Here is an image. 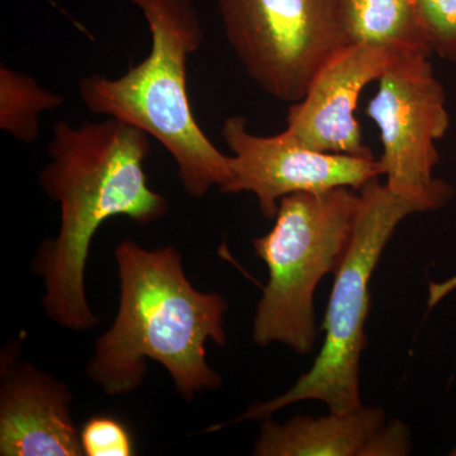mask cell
<instances>
[{
  "label": "cell",
  "mask_w": 456,
  "mask_h": 456,
  "mask_svg": "<svg viewBox=\"0 0 456 456\" xmlns=\"http://www.w3.org/2000/svg\"><path fill=\"white\" fill-rule=\"evenodd\" d=\"M149 137L116 118L53 126L40 184L60 204L61 224L55 239L38 248L33 270L44 279L45 312L64 329L88 331L99 322L84 284L99 227L118 216L146 226L169 212V200L150 188L143 167L151 152Z\"/></svg>",
  "instance_id": "cell-1"
},
{
  "label": "cell",
  "mask_w": 456,
  "mask_h": 456,
  "mask_svg": "<svg viewBox=\"0 0 456 456\" xmlns=\"http://www.w3.org/2000/svg\"><path fill=\"white\" fill-rule=\"evenodd\" d=\"M428 55L403 53L379 77L365 113L377 123L386 185L393 193L424 200L439 209L454 188L434 178L440 155L436 142L450 127L446 94Z\"/></svg>",
  "instance_id": "cell-7"
},
{
  "label": "cell",
  "mask_w": 456,
  "mask_h": 456,
  "mask_svg": "<svg viewBox=\"0 0 456 456\" xmlns=\"http://www.w3.org/2000/svg\"><path fill=\"white\" fill-rule=\"evenodd\" d=\"M456 289V274L454 277L443 281V283L430 284V297H428V308L434 307L437 303Z\"/></svg>",
  "instance_id": "cell-17"
},
{
  "label": "cell",
  "mask_w": 456,
  "mask_h": 456,
  "mask_svg": "<svg viewBox=\"0 0 456 456\" xmlns=\"http://www.w3.org/2000/svg\"><path fill=\"white\" fill-rule=\"evenodd\" d=\"M145 17L151 51L117 79L101 74L80 79L90 112L128 123L154 137L173 156L183 188L203 198L230 182V156L200 127L189 102V56L202 46L203 27L191 0H130Z\"/></svg>",
  "instance_id": "cell-3"
},
{
  "label": "cell",
  "mask_w": 456,
  "mask_h": 456,
  "mask_svg": "<svg viewBox=\"0 0 456 456\" xmlns=\"http://www.w3.org/2000/svg\"><path fill=\"white\" fill-rule=\"evenodd\" d=\"M410 432L399 421L384 424L369 443L364 456H399L410 454Z\"/></svg>",
  "instance_id": "cell-16"
},
{
  "label": "cell",
  "mask_w": 456,
  "mask_h": 456,
  "mask_svg": "<svg viewBox=\"0 0 456 456\" xmlns=\"http://www.w3.org/2000/svg\"><path fill=\"white\" fill-rule=\"evenodd\" d=\"M384 424L383 410L364 406L353 412H330L320 419L296 416L283 425L266 417L254 455L364 456Z\"/></svg>",
  "instance_id": "cell-11"
},
{
  "label": "cell",
  "mask_w": 456,
  "mask_h": 456,
  "mask_svg": "<svg viewBox=\"0 0 456 456\" xmlns=\"http://www.w3.org/2000/svg\"><path fill=\"white\" fill-rule=\"evenodd\" d=\"M118 269V314L95 342L86 367L89 379L108 395L136 391L146 377V360L170 374L185 401L215 391L222 378L207 362L206 344H226L227 302L220 293L200 292L173 246L142 248L123 240L114 248Z\"/></svg>",
  "instance_id": "cell-2"
},
{
  "label": "cell",
  "mask_w": 456,
  "mask_h": 456,
  "mask_svg": "<svg viewBox=\"0 0 456 456\" xmlns=\"http://www.w3.org/2000/svg\"><path fill=\"white\" fill-rule=\"evenodd\" d=\"M355 228L346 254L336 269L323 329L325 344L314 365L289 391L255 403L235 422L265 419L281 408L305 401H321L330 412L347 413L362 407L360 355L369 312V283L395 228L413 213L434 211L424 200L393 193L377 179L360 189Z\"/></svg>",
  "instance_id": "cell-5"
},
{
  "label": "cell",
  "mask_w": 456,
  "mask_h": 456,
  "mask_svg": "<svg viewBox=\"0 0 456 456\" xmlns=\"http://www.w3.org/2000/svg\"><path fill=\"white\" fill-rule=\"evenodd\" d=\"M64 104V97L44 88L28 74L0 66V128L20 142L40 134V116Z\"/></svg>",
  "instance_id": "cell-13"
},
{
  "label": "cell",
  "mask_w": 456,
  "mask_h": 456,
  "mask_svg": "<svg viewBox=\"0 0 456 456\" xmlns=\"http://www.w3.org/2000/svg\"><path fill=\"white\" fill-rule=\"evenodd\" d=\"M401 53L362 44L342 47L320 69L305 97L290 106L285 134L316 151L374 158L362 141L356 107L365 86L379 80Z\"/></svg>",
  "instance_id": "cell-9"
},
{
  "label": "cell",
  "mask_w": 456,
  "mask_h": 456,
  "mask_svg": "<svg viewBox=\"0 0 456 456\" xmlns=\"http://www.w3.org/2000/svg\"><path fill=\"white\" fill-rule=\"evenodd\" d=\"M18 350L13 345L3 351L0 455H84L68 384L29 362H18Z\"/></svg>",
  "instance_id": "cell-10"
},
{
  "label": "cell",
  "mask_w": 456,
  "mask_h": 456,
  "mask_svg": "<svg viewBox=\"0 0 456 456\" xmlns=\"http://www.w3.org/2000/svg\"><path fill=\"white\" fill-rule=\"evenodd\" d=\"M347 45H369L431 56L415 0H338Z\"/></svg>",
  "instance_id": "cell-12"
},
{
  "label": "cell",
  "mask_w": 456,
  "mask_h": 456,
  "mask_svg": "<svg viewBox=\"0 0 456 456\" xmlns=\"http://www.w3.org/2000/svg\"><path fill=\"white\" fill-rule=\"evenodd\" d=\"M452 455H456V446L454 449H452Z\"/></svg>",
  "instance_id": "cell-19"
},
{
  "label": "cell",
  "mask_w": 456,
  "mask_h": 456,
  "mask_svg": "<svg viewBox=\"0 0 456 456\" xmlns=\"http://www.w3.org/2000/svg\"><path fill=\"white\" fill-rule=\"evenodd\" d=\"M84 455L131 456L136 454L127 426L110 415L90 417L80 430Z\"/></svg>",
  "instance_id": "cell-15"
},
{
  "label": "cell",
  "mask_w": 456,
  "mask_h": 456,
  "mask_svg": "<svg viewBox=\"0 0 456 456\" xmlns=\"http://www.w3.org/2000/svg\"><path fill=\"white\" fill-rule=\"evenodd\" d=\"M431 53L456 62V0H415Z\"/></svg>",
  "instance_id": "cell-14"
},
{
  "label": "cell",
  "mask_w": 456,
  "mask_h": 456,
  "mask_svg": "<svg viewBox=\"0 0 456 456\" xmlns=\"http://www.w3.org/2000/svg\"><path fill=\"white\" fill-rule=\"evenodd\" d=\"M226 37L270 97L301 101L320 69L346 46L338 0H218Z\"/></svg>",
  "instance_id": "cell-6"
},
{
  "label": "cell",
  "mask_w": 456,
  "mask_h": 456,
  "mask_svg": "<svg viewBox=\"0 0 456 456\" xmlns=\"http://www.w3.org/2000/svg\"><path fill=\"white\" fill-rule=\"evenodd\" d=\"M47 2H49V4L51 5V7H53V8H56V9H59L60 12H61L62 14H64V16L66 18H68L69 20H70L71 23H73V26L74 27H77V29H79L80 32L84 33V35H86L88 36V37L90 38V40L92 41H94L95 38L93 37V35L92 33H90L89 29L86 28V27H84L83 25H80L79 22H77V20H74L73 17L71 16H69L68 13H66V12L64 11V9L62 8H60L59 7V4H57V3L55 2V0H47Z\"/></svg>",
  "instance_id": "cell-18"
},
{
  "label": "cell",
  "mask_w": 456,
  "mask_h": 456,
  "mask_svg": "<svg viewBox=\"0 0 456 456\" xmlns=\"http://www.w3.org/2000/svg\"><path fill=\"white\" fill-rule=\"evenodd\" d=\"M222 137L232 152V175L221 191L253 193L266 220H275L279 202L290 194L340 187L360 191L383 175L382 165L374 158L316 151L299 145L284 131L257 136L248 130L241 116L224 121Z\"/></svg>",
  "instance_id": "cell-8"
},
{
  "label": "cell",
  "mask_w": 456,
  "mask_h": 456,
  "mask_svg": "<svg viewBox=\"0 0 456 456\" xmlns=\"http://www.w3.org/2000/svg\"><path fill=\"white\" fill-rule=\"evenodd\" d=\"M360 206L362 196L347 187L301 191L279 202L274 227L254 240L269 273L254 321L257 345L279 342L301 355L314 349V292L344 259Z\"/></svg>",
  "instance_id": "cell-4"
}]
</instances>
